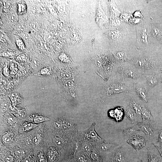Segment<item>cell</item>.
I'll list each match as a JSON object with an SVG mask.
<instances>
[{
  "mask_svg": "<svg viewBox=\"0 0 162 162\" xmlns=\"http://www.w3.org/2000/svg\"><path fill=\"white\" fill-rule=\"evenodd\" d=\"M103 162H137L135 158L119 146L110 152L100 153Z\"/></svg>",
  "mask_w": 162,
  "mask_h": 162,
  "instance_id": "obj_1",
  "label": "cell"
},
{
  "mask_svg": "<svg viewBox=\"0 0 162 162\" xmlns=\"http://www.w3.org/2000/svg\"><path fill=\"white\" fill-rule=\"evenodd\" d=\"M95 125V123L93 122L88 129L79 131L81 140L91 144L94 146H95L104 140L97 134L94 129Z\"/></svg>",
  "mask_w": 162,
  "mask_h": 162,
  "instance_id": "obj_2",
  "label": "cell"
},
{
  "mask_svg": "<svg viewBox=\"0 0 162 162\" xmlns=\"http://www.w3.org/2000/svg\"><path fill=\"white\" fill-rule=\"evenodd\" d=\"M135 125L140 130L145 134V138L147 140L151 142L153 144L156 142L158 138L159 130L156 124H144L141 122Z\"/></svg>",
  "mask_w": 162,
  "mask_h": 162,
  "instance_id": "obj_3",
  "label": "cell"
},
{
  "mask_svg": "<svg viewBox=\"0 0 162 162\" xmlns=\"http://www.w3.org/2000/svg\"><path fill=\"white\" fill-rule=\"evenodd\" d=\"M53 125L57 129L69 132L79 131L77 125L74 122L64 119H59L54 122Z\"/></svg>",
  "mask_w": 162,
  "mask_h": 162,
  "instance_id": "obj_4",
  "label": "cell"
},
{
  "mask_svg": "<svg viewBox=\"0 0 162 162\" xmlns=\"http://www.w3.org/2000/svg\"><path fill=\"white\" fill-rule=\"evenodd\" d=\"M119 146L115 142L104 140L94 146L100 153H104L111 152Z\"/></svg>",
  "mask_w": 162,
  "mask_h": 162,
  "instance_id": "obj_5",
  "label": "cell"
},
{
  "mask_svg": "<svg viewBox=\"0 0 162 162\" xmlns=\"http://www.w3.org/2000/svg\"><path fill=\"white\" fill-rule=\"evenodd\" d=\"M146 139L145 137L141 136L138 134L135 135L127 140V142L133 147L137 152L142 148L146 146Z\"/></svg>",
  "mask_w": 162,
  "mask_h": 162,
  "instance_id": "obj_6",
  "label": "cell"
},
{
  "mask_svg": "<svg viewBox=\"0 0 162 162\" xmlns=\"http://www.w3.org/2000/svg\"><path fill=\"white\" fill-rule=\"evenodd\" d=\"M128 87L123 81L111 85L107 89L108 95L127 92L128 90Z\"/></svg>",
  "mask_w": 162,
  "mask_h": 162,
  "instance_id": "obj_7",
  "label": "cell"
},
{
  "mask_svg": "<svg viewBox=\"0 0 162 162\" xmlns=\"http://www.w3.org/2000/svg\"><path fill=\"white\" fill-rule=\"evenodd\" d=\"M142 122L144 124L155 125L154 118L146 104H142Z\"/></svg>",
  "mask_w": 162,
  "mask_h": 162,
  "instance_id": "obj_8",
  "label": "cell"
},
{
  "mask_svg": "<svg viewBox=\"0 0 162 162\" xmlns=\"http://www.w3.org/2000/svg\"><path fill=\"white\" fill-rule=\"evenodd\" d=\"M93 147L94 146L91 144L81 140V142L77 151L81 152L90 159V154Z\"/></svg>",
  "mask_w": 162,
  "mask_h": 162,
  "instance_id": "obj_9",
  "label": "cell"
},
{
  "mask_svg": "<svg viewBox=\"0 0 162 162\" xmlns=\"http://www.w3.org/2000/svg\"><path fill=\"white\" fill-rule=\"evenodd\" d=\"M135 91L141 99L145 103L148 102L147 94L146 90L141 85L135 82L134 85Z\"/></svg>",
  "mask_w": 162,
  "mask_h": 162,
  "instance_id": "obj_10",
  "label": "cell"
},
{
  "mask_svg": "<svg viewBox=\"0 0 162 162\" xmlns=\"http://www.w3.org/2000/svg\"><path fill=\"white\" fill-rule=\"evenodd\" d=\"M129 104L131 106L136 113L139 122H142V120L141 117L142 112V104L134 99H131L130 100Z\"/></svg>",
  "mask_w": 162,
  "mask_h": 162,
  "instance_id": "obj_11",
  "label": "cell"
},
{
  "mask_svg": "<svg viewBox=\"0 0 162 162\" xmlns=\"http://www.w3.org/2000/svg\"><path fill=\"white\" fill-rule=\"evenodd\" d=\"M125 114L126 116L132 124H135L139 122L136 113L129 104H128L126 107Z\"/></svg>",
  "mask_w": 162,
  "mask_h": 162,
  "instance_id": "obj_12",
  "label": "cell"
},
{
  "mask_svg": "<svg viewBox=\"0 0 162 162\" xmlns=\"http://www.w3.org/2000/svg\"><path fill=\"white\" fill-rule=\"evenodd\" d=\"M140 131L136 125L133 127H130L122 130V133L125 139L127 141L133 136L137 134Z\"/></svg>",
  "mask_w": 162,
  "mask_h": 162,
  "instance_id": "obj_13",
  "label": "cell"
},
{
  "mask_svg": "<svg viewBox=\"0 0 162 162\" xmlns=\"http://www.w3.org/2000/svg\"><path fill=\"white\" fill-rule=\"evenodd\" d=\"M137 43L141 44H146L147 42V35L144 28H139L137 31Z\"/></svg>",
  "mask_w": 162,
  "mask_h": 162,
  "instance_id": "obj_14",
  "label": "cell"
},
{
  "mask_svg": "<svg viewBox=\"0 0 162 162\" xmlns=\"http://www.w3.org/2000/svg\"><path fill=\"white\" fill-rule=\"evenodd\" d=\"M121 72L124 76L127 77L135 79L138 76L136 71L133 67L124 68L122 70Z\"/></svg>",
  "mask_w": 162,
  "mask_h": 162,
  "instance_id": "obj_15",
  "label": "cell"
},
{
  "mask_svg": "<svg viewBox=\"0 0 162 162\" xmlns=\"http://www.w3.org/2000/svg\"><path fill=\"white\" fill-rule=\"evenodd\" d=\"M90 160L92 162H103L99 152L94 146L90 154Z\"/></svg>",
  "mask_w": 162,
  "mask_h": 162,
  "instance_id": "obj_16",
  "label": "cell"
},
{
  "mask_svg": "<svg viewBox=\"0 0 162 162\" xmlns=\"http://www.w3.org/2000/svg\"><path fill=\"white\" fill-rule=\"evenodd\" d=\"M73 159L75 162H92L87 156L79 151L75 153Z\"/></svg>",
  "mask_w": 162,
  "mask_h": 162,
  "instance_id": "obj_17",
  "label": "cell"
},
{
  "mask_svg": "<svg viewBox=\"0 0 162 162\" xmlns=\"http://www.w3.org/2000/svg\"><path fill=\"white\" fill-rule=\"evenodd\" d=\"M38 125L34 123L24 122L22 123L20 127V132H25L29 131L36 127Z\"/></svg>",
  "mask_w": 162,
  "mask_h": 162,
  "instance_id": "obj_18",
  "label": "cell"
},
{
  "mask_svg": "<svg viewBox=\"0 0 162 162\" xmlns=\"http://www.w3.org/2000/svg\"><path fill=\"white\" fill-rule=\"evenodd\" d=\"M59 153L57 148L54 147H51L49 148L48 157L50 161L54 162L57 160L59 156Z\"/></svg>",
  "mask_w": 162,
  "mask_h": 162,
  "instance_id": "obj_19",
  "label": "cell"
},
{
  "mask_svg": "<svg viewBox=\"0 0 162 162\" xmlns=\"http://www.w3.org/2000/svg\"><path fill=\"white\" fill-rule=\"evenodd\" d=\"M146 78L147 83L150 87L155 86L159 81L158 77L156 75L147 76Z\"/></svg>",
  "mask_w": 162,
  "mask_h": 162,
  "instance_id": "obj_20",
  "label": "cell"
},
{
  "mask_svg": "<svg viewBox=\"0 0 162 162\" xmlns=\"http://www.w3.org/2000/svg\"><path fill=\"white\" fill-rule=\"evenodd\" d=\"M148 150V162H160L159 157L154 153L149 148L147 147Z\"/></svg>",
  "mask_w": 162,
  "mask_h": 162,
  "instance_id": "obj_21",
  "label": "cell"
},
{
  "mask_svg": "<svg viewBox=\"0 0 162 162\" xmlns=\"http://www.w3.org/2000/svg\"><path fill=\"white\" fill-rule=\"evenodd\" d=\"M32 117L34 123L37 124L50 120L48 117L38 114L33 115Z\"/></svg>",
  "mask_w": 162,
  "mask_h": 162,
  "instance_id": "obj_22",
  "label": "cell"
},
{
  "mask_svg": "<svg viewBox=\"0 0 162 162\" xmlns=\"http://www.w3.org/2000/svg\"><path fill=\"white\" fill-rule=\"evenodd\" d=\"M13 106H15L18 103L19 101V98H20L16 93H12L10 94L9 96Z\"/></svg>",
  "mask_w": 162,
  "mask_h": 162,
  "instance_id": "obj_23",
  "label": "cell"
},
{
  "mask_svg": "<svg viewBox=\"0 0 162 162\" xmlns=\"http://www.w3.org/2000/svg\"><path fill=\"white\" fill-rule=\"evenodd\" d=\"M153 145L154 146L162 148V129L159 130L158 140Z\"/></svg>",
  "mask_w": 162,
  "mask_h": 162,
  "instance_id": "obj_24",
  "label": "cell"
},
{
  "mask_svg": "<svg viewBox=\"0 0 162 162\" xmlns=\"http://www.w3.org/2000/svg\"><path fill=\"white\" fill-rule=\"evenodd\" d=\"M50 70L49 68L45 67L42 68L37 74V75H47L50 74Z\"/></svg>",
  "mask_w": 162,
  "mask_h": 162,
  "instance_id": "obj_25",
  "label": "cell"
},
{
  "mask_svg": "<svg viewBox=\"0 0 162 162\" xmlns=\"http://www.w3.org/2000/svg\"><path fill=\"white\" fill-rule=\"evenodd\" d=\"M2 140L4 142L7 144L10 143L12 141V139L10 135L7 133L3 135L2 137Z\"/></svg>",
  "mask_w": 162,
  "mask_h": 162,
  "instance_id": "obj_26",
  "label": "cell"
},
{
  "mask_svg": "<svg viewBox=\"0 0 162 162\" xmlns=\"http://www.w3.org/2000/svg\"><path fill=\"white\" fill-rule=\"evenodd\" d=\"M116 58L119 60H122L124 59L126 57L125 51H122L118 52L115 54Z\"/></svg>",
  "mask_w": 162,
  "mask_h": 162,
  "instance_id": "obj_27",
  "label": "cell"
},
{
  "mask_svg": "<svg viewBox=\"0 0 162 162\" xmlns=\"http://www.w3.org/2000/svg\"><path fill=\"white\" fill-rule=\"evenodd\" d=\"M16 44L18 48L21 50H23L25 48V46L23 40L20 39L16 40Z\"/></svg>",
  "mask_w": 162,
  "mask_h": 162,
  "instance_id": "obj_28",
  "label": "cell"
},
{
  "mask_svg": "<svg viewBox=\"0 0 162 162\" xmlns=\"http://www.w3.org/2000/svg\"><path fill=\"white\" fill-rule=\"evenodd\" d=\"M18 11L19 13H20V14L26 10V4L23 2L19 3L18 4Z\"/></svg>",
  "mask_w": 162,
  "mask_h": 162,
  "instance_id": "obj_29",
  "label": "cell"
},
{
  "mask_svg": "<svg viewBox=\"0 0 162 162\" xmlns=\"http://www.w3.org/2000/svg\"><path fill=\"white\" fill-rule=\"evenodd\" d=\"M40 136L39 134H36L34 135L33 138V142L35 144H38L40 141Z\"/></svg>",
  "mask_w": 162,
  "mask_h": 162,
  "instance_id": "obj_30",
  "label": "cell"
},
{
  "mask_svg": "<svg viewBox=\"0 0 162 162\" xmlns=\"http://www.w3.org/2000/svg\"><path fill=\"white\" fill-rule=\"evenodd\" d=\"M8 107L7 104L5 102L1 103V110L2 112H5Z\"/></svg>",
  "mask_w": 162,
  "mask_h": 162,
  "instance_id": "obj_31",
  "label": "cell"
},
{
  "mask_svg": "<svg viewBox=\"0 0 162 162\" xmlns=\"http://www.w3.org/2000/svg\"><path fill=\"white\" fill-rule=\"evenodd\" d=\"M72 85V82L71 81L68 80L66 81L64 84V87L65 89H68Z\"/></svg>",
  "mask_w": 162,
  "mask_h": 162,
  "instance_id": "obj_32",
  "label": "cell"
},
{
  "mask_svg": "<svg viewBox=\"0 0 162 162\" xmlns=\"http://www.w3.org/2000/svg\"><path fill=\"white\" fill-rule=\"evenodd\" d=\"M21 36L23 39L27 40L29 38V36L28 34L26 32H23L21 33Z\"/></svg>",
  "mask_w": 162,
  "mask_h": 162,
  "instance_id": "obj_33",
  "label": "cell"
},
{
  "mask_svg": "<svg viewBox=\"0 0 162 162\" xmlns=\"http://www.w3.org/2000/svg\"><path fill=\"white\" fill-rule=\"evenodd\" d=\"M38 159L39 162H44L45 159L42 153H40L38 155Z\"/></svg>",
  "mask_w": 162,
  "mask_h": 162,
  "instance_id": "obj_34",
  "label": "cell"
},
{
  "mask_svg": "<svg viewBox=\"0 0 162 162\" xmlns=\"http://www.w3.org/2000/svg\"><path fill=\"white\" fill-rule=\"evenodd\" d=\"M7 37L6 34L4 33H2L0 35V40L3 42L6 41Z\"/></svg>",
  "mask_w": 162,
  "mask_h": 162,
  "instance_id": "obj_35",
  "label": "cell"
},
{
  "mask_svg": "<svg viewBox=\"0 0 162 162\" xmlns=\"http://www.w3.org/2000/svg\"><path fill=\"white\" fill-rule=\"evenodd\" d=\"M11 53L7 51H4L0 53V56L3 57H9Z\"/></svg>",
  "mask_w": 162,
  "mask_h": 162,
  "instance_id": "obj_36",
  "label": "cell"
},
{
  "mask_svg": "<svg viewBox=\"0 0 162 162\" xmlns=\"http://www.w3.org/2000/svg\"><path fill=\"white\" fill-rule=\"evenodd\" d=\"M13 160V158L12 156L9 155L5 158V160L6 162H12Z\"/></svg>",
  "mask_w": 162,
  "mask_h": 162,
  "instance_id": "obj_37",
  "label": "cell"
},
{
  "mask_svg": "<svg viewBox=\"0 0 162 162\" xmlns=\"http://www.w3.org/2000/svg\"><path fill=\"white\" fill-rule=\"evenodd\" d=\"M61 76L65 78V79H68L70 76V73H63L61 74Z\"/></svg>",
  "mask_w": 162,
  "mask_h": 162,
  "instance_id": "obj_38",
  "label": "cell"
},
{
  "mask_svg": "<svg viewBox=\"0 0 162 162\" xmlns=\"http://www.w3.org/2000/svg\"><path fill=\"white\" fill-rule=\"evenodd\" d=\"M17 20V17L16 15H13L10 18V21L12 23H14L16 22Z\"/></svg>",
  "mask_w": 162,
  "mask_h": 162,
  "instance_id": "obj_39",
  "label": "cell"
},
{
  "mask_svg": "<svg viewBox=\"0 0 162 162\" xmlns=\"http://www.w3.org/2000/svg\"><path fill=\"white\" fill-rule=\"evenodd\" d=\"M32 66L33 68H35L38 66V62L35 59H33L32 61Z\"/></svg>",
  "mask_w": 162,
  "mask_h": 162,
  "instance_id": "obj_40",
  "label": "cell"
},
{
  "mask_svg": "<svg viewBox=\"0 0 162 162\" xmlns=\"http://www.w3.org/2000/svg\"><path fill=\"white\" fill-rule=\"evenodd\" d=\"M25 55L22 54L19 55L17 57V59L19 61H22L25 59Z\"/></svg>",
  "mask_w": 162,
  "mask_h": 162,
  "instance_id": "obj_41",
  "label": "cell"
},
{
  "mask_svg": "<svg viewBox=\"0 0 162 162\" xmlns=\"http://www.w3.org/2000/svg\"><path fill=\"white\" fill-rule=\"evenodd\" d=\"M158 150L161 156L162 157V148L158 147L156 146H155Z\"/></svg>",
  "mask_w": 162,
  "mask_h": 162,
  "instance_id": "obj_42",
  "label": "cell"
},
{
  "mask_svg": "<svg viewBox=\"0 0 162 162\" xmlns=\"http://www.w3.org/2000/svg\"><path fill=\"white\" fill-rule=\"evenodd\" d=\"M30 27L32 29H35L36 28V24L34 23H31L30 24Z\"/></svg>",
  "mask_w": 162,
  "mask_h": 162,
  "instance_id": "obj_43",
  "label": "cell"
},
{
  "mask_svg": "<svg viewBox=\"0 0 162 162\" xmlns=\"http://www.w3.org/2000/svg\"><path fill=\"white\" fill-rule=\"evenodd\" d=\"M50 35L46 34L44 37V40L46 41H47L50 39Z\"/></svg>",
  "mask_w": 162,
  "mask_h": 162,
  "instance_id": "obj_44",
  "label": "cell"
},
{
  "mask_svg": "<svg viewBox=\"0 0 162 162\" xmlns=\"http://www.w3.org/2000/svg\"><path fill=\"white\" fill-rule=\"evenodd\" d=\"M24 162H31L30 158L29 157L26 158L25 159Z\"/></svg>",
  "mask_w": 162,
  "mask_h": 162,
  "instance_id": "obj_45",
  "label": "cell"
},
{
  "mask_svg": "<svg viewBox=\"0 0 162 162\" xmlns=\"http://www.w3.org/2000/svg\"><path fill=\"white\" fill-rule=\"evenodd\" d=\"M147 162V161H138V162Z\"/></svg>",
  "mask_w": 162,
  "mask_h": 162,
  "instance_id": "obj_46",
  "label": "cell"
},
{
  "mask_svg": "<svg viewBox=\"0 0 162 162\" xmlns=\"http://www.w3.org/2000/svg\"><path fill=\"white\" fill-rule=\"evenodd\" d=\"M161 74H162V71H161Z\"/></svg>",
  "mask_w": 162,
  "mask_h": 162,
  "instance_id": "obj_47",
  "label": "cell"
}]
</instances>
